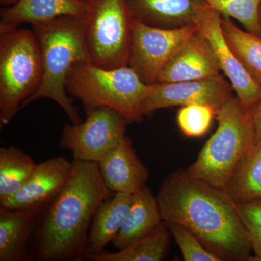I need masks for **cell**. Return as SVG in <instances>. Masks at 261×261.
<instances>
[{
    "mask_svg": "<svg viewBox=\"0 0 261 261\" xmlns=\"http://www.w3.org/2000/svg\"><path fill=\"white\" fill-rule=\"evenodd\" d=\"M156 197L163 221L190 229L222 261H249L250 238L227 192L178 170L165 179Z\"/></svg>",
    "mask_w": 261,
    "mask_h": 261,
    "instance_id": "1",
    "label": "cell"
},
{
    "mask_svg": "<svg viewBox=\"0 0 261 261\" xmlns=\"http://www.w3.org/2000/svg\"><path fill=\"white\" fill-rule=\"evenodd\" d=\"M73 170L61 192L43 211L37 233L36 257L42 261L85 258L89 228L99 206L112 197L98 163L73 160Z\"/></svg>",
    "mask_w": 261,
    "mask_h": 261,
    "instance_id": "2",
    "label": "cell"
},
{
    "mask_svg": "<svg viewBox=\"0 0 261 261\" xmlns=\"http://www.w3.org/2000/svg\"><path fill=\"white\" fill-rule=\"evenodd\" d=\"M32 27L40 49L43 76L37 92L22 108L42 98L50 99L64 111L71 123L79 124L82 118L67 94L65 84L73 65L92 63L86 40L84 18L61 16Z\"/></svg>",
    "mask_w": 261,
    "mask_h": 261,
    "instance_id": "3",
    "label": "cell"
},
{
    "mask_svg": "<svg viewBox=\"0 0 261 261\" xmlns=\"http://www.w3.org/2000/svg\"><path fill=\"white\" fill-rule=\"evenodd\" d=\"M218 128L187 170L192 177L226 192L237 168L255 145L250 110L237 96L216 108Z\"/></svg>",
    "mask_w": 261,
    "mask_h": 261,
    "instance_id": "4",
    "label": "cell"
},
{
    "mask_svg": "<svg viewBox=\"0 0 261 261\" xmlns=\"http://www.w3.org/2000/svg\"><path fill=\"white\" fill-rule=\"evenodd\" d=\"M68 93L80 99L86 114L99 108L119 113L128 123H140L142 103L149 85L130 67L108 68L92 63L73 65L66 80Z\"/></svg>",
    "mask_w": 261,
    "mask_h": 261,
    "instance_id": "5",
    "label": "cell"
},
{
    "mask_svg": "<svg viewBox=\"0 0 261 261\" xmlns=\"http://www.w3.org/2000/svg\"><path fill=\"white\" fill-rule=\"evenodd\" d=\"M43 76L40 49L33 30L0 33V126H8L37 92Z\"/></svg>",
    "mask_w": 261,
    "mask_h": 261,
    "instance_id": "6",
    "label": "cell"
},
{
    "mask_svg": "<svg viewBox=\"0 0 261 261\" xmlns=\"http://www.w3.org/2000/svg\"><path fill=\"white\" fill-rule=\"evenodd\" d=\"M86 40L92 63L112 69L128 66L132 17L127 0H84Z\"/></svg>",
    "mask_w": 261,
    "mask_h": 261,
    "instance_id": "7",
    "label": "cell"
},
{
    "mask_svg": "<svg viewBox=\"0 0 261 261\" xmlns=\"http://www.w3.org/2000/svg\"><path fill=\"white\" fill-rule=\"evenodd\" d=\"M128 124L114 110L97 108L82 123L65 125L60 146L69 150L73 160L98 163L126 137Z\"/></svg>",
    "mask_w": 261,
    "mask_h": 261,
    "instance_id": "8",
    "label": "cell"
},
{
    "mask_svg": "<svg viewBox=\"0 0 261 261\" xmlns=\"http://www.w3.org/2000/svg\"><path fill=\"white\" fill-rule=\"evenodd\" d=\"M198 27L192 24L178 29H161L134 20L128 66L144 83H157L163 67Z\"/></svg>",
    "mask_w": 261,
    "mask_h": 261,
    "instance_id": "9",
    "label": "cell"
},
{
    "mask_svg": "<svg viewBox=\"0 0 261 261\" xmlns=\"http://www.w3.org/2000/svg\"><path fill=\"white\" fill-rule=\"evenodd\" d=\"M232 85L220 74L175 82H158L149 85L141 106L142 116H149L163 108L192 104H207L218 108L234 96Z\"/></svg>",
    "mask_w": 261,
    "mask_h": 261,
    "instance_id": "10",
    "label": "cell"
},
{
    "mask_svg": "<svg viewBox=\"0 0 261 261\" xmlns=\"http://www.w3.org/2000/svg\"><path fill=\"white\" fill-rule=\"evenodd\" d=\"M221 20V13L205 3L197 17V24L210 43L221 71L232 85L237 97L250 110L261 100V87L252 80L228 46Z\"/></svg>",
    "mask_w": 261,
    "mask_h": 261,
    "instance_id": "11",
    "label": "cell"
},
{
    "mask_svg": "<svg viewBox=\"0 0 261 261\" xmlns=\"http://www.w3.org/2000/svg\"><path fill=\"white\" fill-rule=\"evenodd\" d=\"M72 170L73 163L63 157L37 164L23 187L14 195L0 201V207L43 212L66 185Z\"/></svg>",
    "mask_w": 261,
    "mask_h": 261,
    "instance_id": "12",
    "label": "cell"
},
{
    "mask_svg": "<svg viewBox=\"0 0 261 261\" xmlns=\"http://www.w3.org/2000/svg\"><path fill=\"white\" fill-rule=\"evenodd\" d=\"M221 71L210 43L198 27L163 67L157 83L200 80Z\"/></svg>",
    "mask_w": 261,
    "mask_h": 261,
    "instance_id": "13",
    "label": "cell"
},
{
    "mask_svg": "<svg viewBox=\"0 0 261 261\" xmlns=\"http://www.w3.org/2000/svg\"><path fill=\"white\" fill-rule=\"evenodd\" d=\"M97 163L103 181L114 193L135 195L147 186L149 170L139 159L127 136Z\"/></svg>",
    "mask_w": 261,
    "mask_h": 261,
    "instance_id": "14",
    "label": "cell"
},
{
    "mask_svg": "<svg viewBox=\"0 0 261 261\" xmlns=\"http://www.w3.org/2000/svg\"><path fill=\"white\" fill-rule=\"evenodd\" d=\"M61 16L85 18L87 7L84 0H18L12 6L1 10L0 33L50 21Z\"/></svg>",
    "mask_w": 261,
    "mask_h": 261,
    "instance_id": "15",
    "label": "cell"
},
{
    "mask_svg": "<svg viewBox=\"0 0 261 261\" xmlns=\"http://www.w3.org/2000/svg\"><path fill=\"white\" fill-rule=\"evenodd\" d=\"M134 20L158 28L173 29L197 24L202 0H127Z\"/></svg>",
    "mask_w": 261,
    "mask_h": 261,
    "instance_id": "16",
    "label": "cell"
},
{
    "mask_svg": "<svg viewBox=\"0 0 261 261\" xmlns=\"http://www.w3.org/2000/svg\"><path fill=\"white\" fill-rule=\"evenodd\" d=\"M134 195L116 192L99 206L89 228L85 258L105 251L116 238L125 222Z\"/></svg>",
    "mask_w": 261,
    "mask_h": 261,
    "instance_id": "17",
    "label": "cell"
},
{
    "mask_svg": "<svg viewBox=\"0 0 261 261\" xmlns=\"http://www.w3.org/2000/svg\"><path fill=\"white\" fill-rule=\"evenodd\" d=\"M40 213L0 207V261L32 260L27 245Z\"/></svg>",
    "mask_w": 261,
    "mask_h": 261,
    "instance_id": "18",
    "label": "cell"
},
{
    "mask_svg": "<svg viewBox=\"0 0 261 261\" xmlns=\"http://www.w3.org/2000/svg\"><path fill=\"white\" fill-rule=\"evenodd\" d=\"M162 221L157 197L147 185L134 195L129 212L113 245L118 250L129 246L153 231Z\"/></svg>",
    "mask_w": 261,
    "mask_h": 261,
    "instance_id": "19",
    "label": "cell"
},
{
    "mask_svg": "<svg viewBox=\"0 0 261 261\" xmlns=\"http://www.w3.org/2000/svg\"><path fill=\"white\" fill-rule=\"evenodd\" d=\"M171 232L162 221L153 231L117 252H102L87 257L92 261H162L169 251Z\"/></svg>",
    "mask_w": 261,
    "mask_h": 261,
    "instance_id": "20",
    "label": "cell"
},
{
    "mask_svg": "<svg viewBox=\"0 0 261 261\" xmlns=\"http://www.w3.org/2000/svg\"><path fill=\"white\" fill-rule=\"evenodd\" d=\"M221 27L233 54L261 87V36L243 30L228 17L222 16Z\"/></svg>",
    "mask_w": 261,
    "mask_h": 261,
    "instance_id": "21",
    "label": "cell"
},
{
    "mask_svg": "<svg viewBox=\"0 0 261 261\" xmlns=\"http://www.w3.org/2000/svg\"><path fill=\"white\" fill-rule=\"evenodd\" d=\"M226 192L236 203L261 199V140L239 165Z\"/></svg>",
    "mask_w": 261,
    "mask_h": 261,
    "instance_id": "22",
    "label": "cell"
},
{
    "mask_svg": "<svg viewBox=\"0 0 261 261\" xmlns=\"http://www.w3.org/2000/svg\"><path fill=\"white\" fill-rule=\"evenodd\" d=\"M37 163L18 147L0 149V201L10 197L23 187Z\"/></svg>",
    "mask_w": 261,
    "mask_h": 261,
    "instance_id": "23",
    "label": "cell"
},
{
    "mask_svg": "<svg viewBox=\"0 0 261 261\" xmlns=\"http://www.w3.org/2000/svg\"><path fill=\"white\" fill-rule=\"evenodd\" d=\"M222 16L238 20L247 32L260 36L258 24L261 0H202Z\"/></svg>",
    "mask_w": 261,
    "mask_h": 261,
    "instance_id": "24",
    "label": "cell"
},
{
    "mask_svg": "<svg viewBox=\"0 0 261 261\" xmlns=\"http://www.w3.org/2000/svg\"><path fill=\"white\" fill-rule=\"evenodd\" d=\"M216 118V108L207 104H192L182 106L178 111L177 123L184 135L200 137L210 128Z\"/></svg>",
    "mask_w": 261,
    "mask_h": 261,
    "instance_id": "25",
    "label": "cell"
},
{
    "mask_svg": "<svg viewBox=\"0 0 261 261\" xmlns=\"http://www.w3.org/2000/svg\"><path fill=\"white\" fill-rule=\"evenodd\" d=\"M185 261H222L210 251L190 229L174 222H166Z\"/></svg>",
    "mask_w": 261,
    "mask_h": 261,
    "instance_id": "26",
    "label": "cell"
},
{
    "mask_svg": "<svg viewBox=\"0 0 261 261\" xmlns=\"http://www.w3.org/2000/svg\"><path fill=\"white\" fill-rule=\"evenodd\" d=\"M237 207L254 252L249 260L261 261V199L237 203Z\"/></svg>",
    "mask_w": 261,
    "mask_h": 261,
    "instance_id": "27",
    "label": "cell"
},
{
    "mask_svg": "<svg viewBox=\"0 0 261 261\" xmlns=\"http://www.w3.org/2000/svg\"><path fill=\"white\" fill-rule=\"evenodd\" d=\"M254 132H255V144L261 140V100L250 109Z\"/></svg>",
    "mask_w": 261,
    "mask_h": 261,
    "instance_id": "28",
    "label": "cell"
},
{
    "mask_svg": "<svg viewBox=\"0 0 261 261\" xmlns=\"http://www.w3.org/2000/svg\"><path fill=\"white\" fill-rule=\"evenodd\" d=\"M18 0H0V3L5 7L12 6L16 3Z\"/></svg>",
    "mask_w": 261,
    "mask_h": 261,
    "instance_id": "29",
    "label": "cell"
},
{
    "mask_svg": "<svg viewBox=\"0 0 261 261\" xmlns=\"http://www.w3.org/2000/svg\"><path fill=\"white\" fill-rule=\"evenodd\" d=\"M258 24H259V29H260V36H261V5L260 6V8H259Z\"/></svg>",
    "mask_w": 261,
    "mask_h": 261,
    "instance_id": "30",
    "label": "cell"
}]
</instances>
